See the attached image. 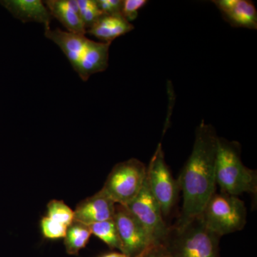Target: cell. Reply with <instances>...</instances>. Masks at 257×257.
I'll use <instances>...</instances> for the list:
<instances>
[{
    "instance_id": "1",
    "label": "cell",
    "mask_w": 257,
    "mask_h": 257,
    "mask_svg": "<svg viewBox=\"0 0 257 257\" xmlns=\"http://www.w3.org/2000/svg\"><path fill=\"white\" fill-rule=\"evenodd\" d=\"M218 136L215 128L204 119L196 130L192 153L177 183L183 194L182 213L175 224L181 226L202 214L216 192V160Z\"/></svg>"
},
{
    "instance_id": "2",
    "label": "cell",
    "mask_w": 257,
    "mask_h": 257,
    "mask_svg": "<svg viewBox=\"0 0 257 257\" xmlns=\"http://www.w3.org/2000/svg\"><path fill=\"white\" fill-rule=\"evenodd\" d=\"M45 36L60 47L84 82L93 74L104 72L109 66L111 43L93 41L85 35L71 33L60 28L45 30Z\"/></svg>"
},
{
    "instance_id": "3",
    "label": "cell",
    "mask_w": 257,
    "mask_h": 257,
    "mask_svg": "<svg viewBox=\"0 0 257 257\" xmlns=\"http://www.w3.org/2000/svg\"><path fill=\"white\" fill-rule=\"evenodd\" d=\"M216 183L221 192L237 196L257 194L256 170L245 167L241 159V145L236 141L219 138L216 160Z\"/></svg>"
},
{
    "instance_id": "4",
    "label": "cell",
    "mask_w": 257,
    "mask_h": 257,
    "mask_svg": "<svg viewBox=\"0 0 257 257\" xmlns=\"http://www.w3.org/2000/svg\"><path fill=\"white\" fill-rule=\"evenodd\" d=\"M220 238L199 215L182 226H170L162 245L170 257H219Z\"/></svg>"
},
{
    "instance_id": "5",
    "label": "cell",
    "mask_w": 257,
    "mask_h": 257,
    "mask_svg": "<svg viewBox=\"0 0 257 257\" xmlns=\"http://www.w3.org/2000/svg\"><path fill=\"white\" fill-rule=\"evenodd\" d=\"M200 216L208 229L219 236L241 231L246 223L244 202L223 192L211 196Z\"/></svg>"
},
{
    "instance_id": "6",
    "label": "cell",
    "mask_w": 257,
    "mask_h": 257,
    "mask_svg": "<svg viewBox=\"0 0 257 257\" xmlns=\"http://www.w3.org/2000/svg\"><path fill=\"white\" fill-rule=\"evenodd\" d=\"M146 176L145 164L138 159H130L113 167L101 190L115 204L126 206L141 191Z\"/></svg>"
},
{
    "instance_id": "7",
    "label": "cell",
    "mask_w": 257,
    "mask_h": 257,
    "mask_svg": "<svg viewBox=\"0 0 257 257\" xmlns=\"http://www.w3.org/2000/svg\"><path fill=\"white\" fill-rule=\"evenodd\" d=\"M146 180L150 192L160 204L162 215L167 217L177 203L179 189L177 181L172 177L166 163L161 143L147 167Z\"/></svg>"
},
{
    "instance_id": "8",
    "label": "cell",
    "mask_w": 257,
    "mask_h": 257,
    "mask_svg": "<svg viewBox=\"0 0 257 257\" xmlns=\"http://www.w3.org/2000/svg\"><path fill=\"white\" fill-rule=\"evenodd\" d=\"M125 207L140 221L153 246L163 243L170 226L166 224L160 204L150 192L146 179L138 195Z\"/></svg>"
},
{
    "instance_id": "9",
    "label": "cell",
    "mask_w": 257,
    "mask_h": 257,
    "mask_svg": "<svg viewBox=\"0 0 257 257\" xmlns=\"http://www.w3.org/2000/svg\"><path fill=\"white\" fill-rule=\"evenodd\" d=\"M114 220L122 246L121 253L128 257H141L153 246L143 226L125 206L116 204Z\"/></svg>"
},
{
    "instance_id": "10",
    "label": "cell",
    "mask_w": 257,
    "mask_h": 257,
    "mask_svg": "<svg viewBox=\"0 0 257 257\" xmlns=\"http://www.w3.org/2000/svg\"><path fill=\"white\" fill-rule=\"evenodd\" d=\"M115 206L116 204L101 189L77 204L74 211V220L89 226L113 219Z\"/></svg>"
},
{
    "instance_id": "11",
    "label": "cell",
    "mask_w": 257,
    "mask_h": 257,
    "mask_svg": "<svg viewBox=\"0 0 257 257\" xmlns=\"http://www.w3.org/2000/svg\"><path fill=\"white\" fill-rule=\"evenodd\" d=\"M225 21L234 28L257 29V11L252 2L248 0L213 1Z\"/></svg>"
},
{
    "instance_id": "12",
    "label": "cell",
    "mask_w": 257,
    "mask_h": 257,
    "mask_svg": "<svg viewBox=\"0 0 257 257\" xmlns=\"http://www.w3.org/2000/svg\"><path fill=\"white\" fill-rule=\"evenodd\" d=\"M0 4L23 23H40L45 26V30L50 28L53 18L41 0H3Z\"/></svg>"
},
{
    "instance_id": "13",
    "label": "cell",
    "mask_w": 257,
    "mask_h": 257,
    "mask_svg": "<svg viewBox=\"0 0 257 257\" xmlns=\"http://www.w3.org/2000/svg\"><path fill=\"white\" fill-rule=\"evenodd\" d=\"M52 18L58 20L67 32L86 35L77 0H47L44 2Z\"/></svg>"
},
{
    "instance_id": "14",
    "label": "cell",
    "mask_w": 257,
    "mask_h": 257,
    "mask_svg": "<svg viewBox=\"0 0 257 257\" xmlns=\"http://www.w3.org/2000/svg\"><path fill=\"white\" fill-rule=\"evenodd\" d=\"M134 25L121 15H104L87 30V33L104 43H111L117 37L134 30Z\"/></svg>"
},
{
    "instance_id": "15",
    "label": "cell",
    "mask_w": 257,
    "mask_h": 257,
    "mask_svg": "<svg viewBox=\"0 0 257 257\" xmlns=\"http://www.w3.org/2000/svg\"><path fill=\"white\" fill-rule=\"evenodd\" d=\"M90 227L87 224L74 220L67 227L64 236V246L67 253L77 255L79 251L85 247L92 235Z\"/></svg>"
},
{
    "instance_id": "16",
    "label": "cell",
    "mask_w": 257,
    "mask_h": 257,
    "mask_svg": "<svg viewBox=\"0 0 257 257\" xmlns=\"http://www.w3.org/2000/svg\"><path fill=\"white\" fill-rule=\"evenodd\" d=\"M89 227L92 234L104 241L109 248H116L120 252L122 251V246L114 219L89 225Z\"/></svg>"
},
{
    "instance_id": "17",
    "label": "cell",
    "mask_w": 257,
    "mask_h": 257,
    "mask_svg": "<svg viewBox=\"0 0 257 257\" xmlns=\"http://www.w3.org/2000/svg\"><path fill=\"white\" fill-rule=\"evenodd\" d=\"M52 220L68 226L74 220V211L63 201L53 199L47 204V216Z\"/></svg>"
},
{
    "instance_id": "18",
    "label": "cell",
    "mask_w": 257,
    "mask_h": 257,
    "mask_svg": "<svg viewBox=\"0 0 257 257\" xmlns=\"http://www.w3.org/2000/svg\"><path fill=\"white\" fill-rule=\"evenodd\" d=\"M79 15L86 31L102 16L103 14L94 0H77Z\"/></svg>"
},
{
    "instance_id": "19",
    "label": "cell",
    "mask_w": 257,
    "mask_h": 257,
    "mask_svg": "<svg viewBox=\"0 0 257 257\" xmlns=\"http://www.w3.org/2000/svg\"><path fill=\"white\" fill-rule=\"evenodd\" d=\"M68 226L52 220L48 216H44L41 220L42 234L49 239H62L65 236Z\"/></svg>"
},
{
    "instance_id": "20",
    "label": "cell",
    "mask_w": 257,
    "mask_h": 257,
    "mask_svg": "<svg viewBox=\"0 0 257 257\" xmlns=\"http://www.w3.org/2000/svg\"><path fill=\"white\" fill-rule=\"evenodd\" d=\"M147 3L146 0H124L123 1L121 15L130 23L135 21L138 17L139 11Z\"/></svg>"
},
{
    "instance_id": "21",
    "label": "cell",
    "mask_w": 257,
    "mask_h": 257,
    "mask_svg": "<svg viewBox=\"0 0 257 257\" xmlns=\"http://www.w3.org/2000/svg\"><path fill=\"white\" fill-rule=\"evenodd\" d=\"M96 4L104 15H121V0H96Z\"/></svg>"
},
{
    "instance_id": "22",
    "label": "cell",
    "mask_w": 257,
    "mask_h": 257,
    "mask_svg": "<svg viewBox=\"0 0 257 257\" xmlns=\"http://www.w3.org/2000/svg\"><path fill=\"white\" fill-rule=\"evenodd\" d=\"M141 257H170L162 244L155 245L147 249Z\"/></svg>"
},
{
    "instance_id": "23",
    "label": "cell",
    "mask_w": 257,
    "mask_h": 257,
    "mask_svg": "<svg viewBox=\"0 0 257 257\" xmlns=\"http://www.w3.org/2000/svg\"><path fill=\"white\" fill-rule=\"evenodd\" d=\"M101 257H128L126 254L121 252H111L106 253Z\"/></svg>"
}]
</instances>
